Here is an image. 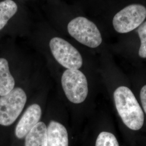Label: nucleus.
Instances as JSON below:
<instances>
[{
	"label": "nucleus",
	"instance_id": "nucleus-14",
	"mask_svg": "<svg viewBox=\"0 0 146 146\" xmlns=\"http://www.w3.org/2000/svg\"><path fill=\"white\" fill-rule=\"evenodd\" d=\"M140 99L143 108L146 114V85L144 86L141 89Z\"/></svg>",
	"mask_w": 146,
	"mask_h": 146
},
{
	"label": "nucleus",
	"instance_id": "nucleus-8",
	"mask_svg": "<svg viewBox=\"0 0 146 146\" xmlns=\"http://www.w3.org/2000/svg\"><path fill=\"white\" fill-rule=\"evenodd\" d=\"M46 146H69L68 131L61 123L50 122L47 127Z\"/></svg>",
	"mask_w": 146,
	"mask_h": 146
},
{
	"label": "nucleus",
	"instance_id": "nucleus-13",
	"mask_svg": "<svg viewBox=\"0 0 146 146\" xmlns=\"http://www.w3.org/2000/svg\"><path fill=\"white\" fill-rule=\"evenodd\" d=\"M137 32L141 40L139 55L141 58H146V21L139 28Z\"/></svg>",
	"mask_w": 146,
	"mask_h": 146
},
{
	"label": "nucleus",
	"instance_id": "nucleus-11",
	"mask_svg": "<svg viewBox=\"0 0 146 146\" xmlns=\"http://www.w3.org/2000/svg\"><path fill=\"white\" fill-rule=\"evenodd\" d=\"M17 11V5L13 0H5L0 2V30L5 27Z\"/></svg>",
	"mask_w": 146,
	"mask_h": 146
},
{
	"label": "nucleus",
	"instance_id": "nucleus-9",
	"mask_svg": "<svg viewBox=\"0 0 146 146\" xmlns=\"http://www.w3.org/2000/svg\"><path fill=\"white\" fill-rule=\"evenodd\" d=\"M47 129L45 123L39 122L27 135L24 146H46Z\"/></svg>",
	"mask_w": 146,
	"mask_h": 146
},
{
	"label": "nucleus",
	"instance_id": "nucleus-4",
	"mask_svg": "<svg viewBox=\"0 0 146 146\" xmlns=\"http://www.w3.org/2000/svg\"><path fill=\"white\" fill-rule=\"evenodd\" d=\"M61 82L66 97L74 104H81L86 100L88 87L86 77L78 69H67L62 76Z\"/></svg>",
	"mask_w": 146,
	"mask_h": 146
},
{
	"label": "nucleus",
	"instance_id": "nucleus-7",
	"mask_svg": "<svg viewBox=\"0 0 146 146\" xmlns=\"http://www.w3.org/2000/svg\"><path fill=\"white\" fill-rule=\"evenodd\" d=\"M42 115L40 106L37 104H31L21 117L17 124L15 135L19 140H23L29 132L39 122Z\"/></svg>",
	"mask_w": 146,
	"mask_h": 146
},
{
	"label": "nucleus",
	"instance_id": "nucleus-2",
	"mask_svg": "<svg viewBox=\"0 0 146 146\" xmlns=\"http://www.w3.org/2000/svg\"><path fill=\"white\" fill-rule=\"evenodd\" d=\"M27 95L21 88H15L5 96H0V125H12L22 111Z\"/></svg>",
	"mask_w": 146,
	"mask_h": 146
},
{
	"label": "nucleus",
	"instance_id": "nucleus-12",
	"mask_svg": "<svg viewBox=\"0 0 146 146\" xmlns=\"http://www.w3.org/2000/svg\"><path fill=\"white\" fill-rule=\"evenodd\" d=\"M95 146H119V144L114 134L107 131H102L98 136Z\"/></svg>",
	"mask_w": 146,
	"mask_h": 146
},
{
	"label": "nucleus",
	"instance_id": "nucleus-6",
	"mask_svg": "<svg viewBox=\"0 0 146 146\" xmlns=\"http://www.w3.org/2000/svg\"><path fill=\"white\" fill-rule=\"evenodd\" d=\"M146 18V8L141 5H128L114 17L113 25L115 31L127 33L141 26Z\"/></svg>",
	"mask_w": 146,
	"mask_h": 146
},
{
	"label": "nucleus",
	"instance_id": "nucleus-10",
	"mask_svg": "<svg viewBox=\"0 0 146 146\" xmlns=\"http://www.w3.org/2000/svg\"><path fill=\"white\" fill-rule=\"evenodd\" d=\"M15 87V80L9 71L7 60L0 58V96L10 93Z\"/></svg>",
	"mask_w": 146,
	"mask_h": 146
},
{
	"label": "nucleus",
	"instance_id": "nucleus-1",
	"mask_svg": "<svg viewBox=\"0 0 146 146\" xmlns=\"http://www.w3.org/2000/svg\"><path fill=\"white\" fill-rule=\"evenodd\" d=\"M114 98L117 112L125 125L133 131L140 129L144 123V113L131 89L119 87Z\"/></svg>",
	"mask_w": 146,
	"mask_h": 146
},
{
	"label": "nucleus",
	"instance_id": "nucleus-3",
	"mask_svg": "<svg viewBox=\"0 0 146 146\" xmlns=\"http://www.w3.org/2000/svg\"><path fill=\"white\" fill-rule=\"evenodd\" d=\"M69 34L78 42L90 48H96L101 44L102 38L97 26L84 17H78L68 23Z\"/></svg>",
	"mask_w": 146,
	"mask_h": 146
},
{
	"label": "nucleus",
	"instance_id": "nucleus-5",
	"mask_svg": "<svg viewBox=\"0 0 146 146\" xmlns=\"http://www.w3.org/2000/svg\"><path fill=\"white\" fill-rule=\"evenodd\" d=\"M49 46L56 60L67 69H78L82 66V58L78 50L67 41L60 37H54Z\"/></svg>",
	"mask_w": 146,
	"mask_h": 146
}]
</instances>
